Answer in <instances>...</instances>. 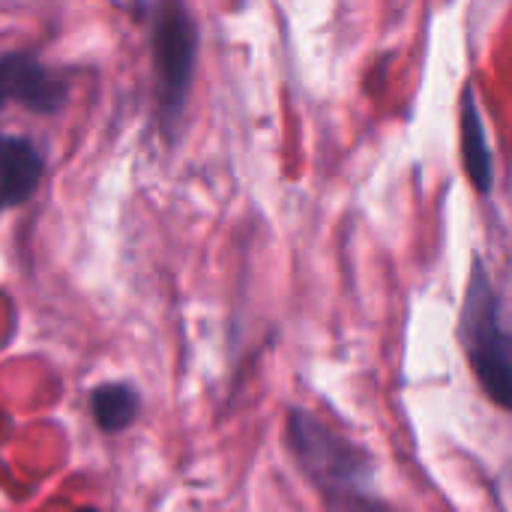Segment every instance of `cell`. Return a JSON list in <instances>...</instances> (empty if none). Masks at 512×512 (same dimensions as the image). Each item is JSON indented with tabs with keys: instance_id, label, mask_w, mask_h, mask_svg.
I'll return each instance as SVG.
<instances>
[{
	"instance_id": "cell-5",
	"label": "cell",
	"mask_w": 512,
	"mask_h": 512,
	"mask_svg": "<svg viewBox=\"0 0 512 512\" xmlns=\"http://www.w3.org/2000/svg\"><path fill=\"white\" fill-rule=\"evenodd\" d=\"M42 153L21 135H0V210L27 204L42 183Z\"/></svg>"
},
{
	"instance_id": "cell-6",
	"label": "cell",
	"mask_w": 512,
	"mask_h": 512,
	"mask_svg": "<svg viewBox=\"0 0 512 512\" xmlns=\"http://www.w3.org/2000/svg\"><path fill=\"white\" fill-rule=\"evenodd\" d=\"M462 162L468 171V180L480 195H492L495 189V153L489 144V129L483 120V111L477 105L474 87L462 96Z\"/></svg>"
},
{
	"instance_id": "cell-3",
	"label": "cell",
	"mask_w": 512,
	"mask_h": 512,
	"mask_svg": "<svg viewBox=\"0 0 512 512\" xmlns=\"http://www.w3.org/2000/svg\"><path fill=\"white\" fill-rule=\"evenodd\" d=\"M150 48L159 117L162 123H174L186 105L198 63V24L183 0H153Z\"/></svg>"
},
{
	"instance_id": "cell-1",
	"label": "cell",
	"mask_w": 512,
	"mask_h": 512,
	"mask_svg": "<svg viewBox=\"0 0 512 512\" xmlns=\"http://www.w3.org/2000/svg\"><path fill=\"white\" fill-rule=\"evenodd\" d=\"M288 447L327 512H396L375 492L372 456L312 411L288 414Z\"/></svg>"
},
{
	"instance_id": "cell-4",
	"label": "cell",
	"mask_w": 512,
	"mask_h": 512,
	"mask_svg": "<svg viewBox=\"0 0 512 512\" xmlns=\"http://www.w3.org/2000/svg\"><path fill=\"white\" fill-rule=\"evenodd\" d=\"M66 99V81L45 69L39 57L27 51H9L0 57V108L21 105L36 114H54Z\"/></svg>"
},
{
	"instance_id": "cell-7",
	"label": "cell",
	"mask_w": 512,
	"mask_h": 512,
	"mask_svg": "<svg viewBox=\"0 0 512 512\" xmlns=\"http://www.w3.org/2000/svg\"><path fill=\"white\" fill-rule=\"evenodd\" d=\"M90 411H93V420H96V426L102 432L117 435V432L129 429L138 420L141 396H138V390L132 384L108 381V384H99L90 393Z\"/></svg>"
},
{
	"instance_id": "cell-2",
	"label": "cell",
	"mask_w": 512,
	"mask_h": 512,
	"mask_svg": "<svg viewBox=\"0 0 512 512\" xmlns=\"http://www.w3.org/2000/svg\"><path fill=\"white\" fill-rule=\"evenodd\" d=\"M504 306L492 285V276L480 258H474L471 279L462 303V345L483 393L498 405H512L510 336L504 327Z\"/></svg>"
}]
</instances>
